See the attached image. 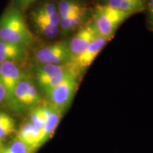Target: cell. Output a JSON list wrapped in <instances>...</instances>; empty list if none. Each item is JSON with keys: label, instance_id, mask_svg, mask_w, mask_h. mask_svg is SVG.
<instances>
[{"label": "cell", "instance_id": "obj_14", "mask_svg": "<svg viewBox=\"0 0 153 153\" xmlns=\"http://www.w3.org/2000/svg\"><path fill=\"white\" fill-rule=\"evenodd\" d=\"M57 10L60 19L69 16L70 15L78 14L87 11V9L77 0H60L58 4Z\"/></svg>", "mask_w": 153, "mask_h": 153}, {"label": "cell", "instance_id": "obj_6", "mask_svg": "<svg viewBox=\"0 0 153 153\" xmlns=\"http://www.w3.org/2000/svg\"><path fill=\"white\" fill-rule=\"evenodd\" d=\"M24 78V74L16 62H5L0 64V80L7 93V100L12 102L16 86Z\"/></svg>", "mask_w": 153, "mask_h": 153}, {"label": "cell", "instance_id": "obj_13", "mask_svg": "<svg viewBox=\"0 0 153 153\" xmlns=\"http://www.w3.org/2000/svg\"><path fill=\"white\" fill-rule=\"evenodd\" d=\"M62 111L53 106L52 111L47 118L43 128L41 129V145L46 142L54 133L62 117Z\"/></svg>", "mask_w": 153, "mask_h": 153}, {"label": "cell", "instance_id": "obj_21", "mask_svg": "<svg viewBox=\"0 0 153 153\" xmlns=\"http://www.w3.org/2000/svg\"><path fill=\"white\" fill-rule=\"evenodd\" d=\"M150 12L151 14H153V0H151L150 3Z\"/></svg>", "mask_w": 153, "mask_h": 153}, {"label": "cell", "instance_id": "obj_17", "mask_svg": "<svg viewBox=\"0 0 153 153\" xmlns=\"http://www.w3.org/2000/svg\"><path fill=\"white\" fill-rule=\"evenodd\" d=\"M14 131V120L9 115L0 111V139L8 136Z\"/></svg>", "mask_w": 153, "mask_h": 153}, {"label": "cell", "instance_id": "obj_11", "mask_svg": "<svg viewBox=\"0 0 153 153\" xmlns=\"http://www.w3.org/2000/svg\"><path fill=\"white\" fill-rule=\"evenodd\" d=\"M17 140L34 151L41 145V129H38L30 123L25 124L19 130Z\"/></svg>", "mask_w": 153, "mask_h": 153}, {"label": "cell", "instance_id": "obj_9", "mask_svg": "<svg viewBox=\"0 0 153 153\" xmlns=\"http://www.w3.org/2000/svg\"><path fill=\"white\" fill-rule=\"evenodd\" d=\"M26 57V46L0 41V64L5 62H19Z\"/></svg>", "mask_w": 153, "mask_h": 153}, {"label": "cell", "instance_id": "obj_15", "mask_svg": "<svg viewBox=\"0 0 153 153\" xmlns=\"http://www.w3.org/2000/svg\"><path fill=\"white\" fill-rule=\"evenodd\" d=\"M52 108L53 106L51 104L38 106L34 108L30 112V123L38 129L43 128Z\"/></svg>", "mask_w": 153, "mask_h": 153}, {"label": "cell", "instance_id": "obj_12", "mask_svg": "<svg viewBox=\"0 0 153 153\" xmlns=\"http://www.w3.org/2000/svg\"><path fill=\"white\" fill-rule=\"evenodd\" d=\"M32 14L41 17L52 23L55 26H59L60 16L56 6L53 2H45L38 7Z\"/></svg>", "mask_w": 153, "mask_h": 153}, {"label": "cell", "instance_id": "obj_2", "mask_svg": "<svg viewBox=\"0 0 153 153\" xmlns=\"http://www.w3.org/2000/svg\"><path fill=\"white\" fill-rule=\"evenodd\" d=\"M131 14L107 4L98 5L94 12V24L99 36L110 39L119 25Z\"/></svg>", "mask_w": 153, "mask_h": 153}, {"label": "cell", "instance_id": "obj_3", "mask_svg": "<svg viewBox=\"0 0 153 153\" xmlns=\"http://www.w3.org/2000/svg\"><path fill=\"white\" fill-rule=\"evenodd\" d=\"M76 87V73L72 72L69 74L60 85L45 91V93L51 101V106L62 112L71 102L75 94Z\"/></svg>", "mask_w": 153, "mask_h": 153}, {"label": "cell", "instance_id": "obj_20", "mask_svg": "<svg viewBox=\"0 0 153 153\" xmlns=\"http://www.w3.org/2000/svg\"><path fill=\"white\" fill-rule=\"evenodd\" d=\"M7 99V93L6 90L4 86L3 85L2 82L0 80V104L2 103L4 101Z\"/></svg>", "mask_w": 153, "mask_h": 153}, {"label": "cell", "instance_id": "obj_4", "mask_svg": "<svg viewBox=\"0 0 153 153\" xmlns=\"http://www.w3.org/2000/svg\"><path fill=\"white\" fill-rule=\"evenodd\" d=\"M36 58L41 65H62L70 62L72 56L68 44L65 41H61L38 49L36 51Z\"/></svg>", "mask_w": 153, "mask_h": 153}, {"label": "cell", "instance_id": "obj_19", "mask_svg": "<svg viewBox=\"0 0 153 153\" xmlns=\"http://www.w3.org/2000/svg\"><path fill=\"white\" fill-rule=\"evenodd\" d=\"M37 0H16V5L19 10L24 11L30 7Z\"/></svg>", "mask_w": 153, "mask_h": 153}, {"label": "cell", "instance_id": "obj_22", "mask_svg": "<svg viewBox=\"0 0 153 153\" xmlns=\"http://www.w3.org/2000/svg\"><path fill=\"white\" fill-rule=\"evenodd\" d=\"M151 15H152V17L153 18V14H151Z\"/></svg>", "mask_w": 153, "mask_h": 153}, {"label": "cell", "instance_id": "obj_10", "mask_svg": "<svg viewBox=\"0 0 153 153\" xmlns=\"http://www.w3.org/2000/svg\"><path fill=\"white\" fill-rule=\"evenodd\" d=\"M69 70H73L77 72L69 62L62 65L43 64L38 67L37 72H36V79L40 87H42L53 76L69 71Z\"/></svg>", "mask_w": 153, "mask_h": 153}, {"label": "cell", "instance_id": "obj_1", "mask_svg": "<svg viewBox=\"0 0 153 153\" xmlns=\"http://www.w3.org/2000/svg\"><path fill=\"white\" fill-rule=\"evenodd\" d=\"M33 37L20 10L10 9L0 18V41L27 46Z\"/></svg>", "mask_w": 153, "mask_h": 153}, {"label": "cell", "instance_id": "obj_24", "mask_svg": "<svg viewBox=\"0 0 153 153\" xmlns=\"http://www.w3.org/2000/svg\"><path fill=\"white\" fill-rule=\"evenodd\" d=\"M0 152H1V151H0Z\"/></svg>", "mask_w": 153, "mask_h": 153}, {"label": "cell", "instance_id": "obj_16", "mask_svg": "<svg viewBox=\"0 0 153 153\" xmlns=\"http://www.w3.org/2000/svg\"><path fill=\"white\" fill-rule=\"evenodd\" d=\"M31 18L38 32L45 37L53 38L58 33L59 26H55L48 21L36 15L31 14Z\"/></svg>", "mask_w": 153, "mask_h": 153}, {"label": "cell", "instance_id": "obj_18", "mask_svg": "<svg viewBox=\"0 0 153 153\" xmlns=\"http://www.w3.org/2000/svg\"><path fill=\"white\" fill-rule=\"evenodd\" d=\"M33 150L28 148L20 140H17L7 148L4 149L0 153H32Z\"/></svg>", "mask_w": 153, "mask_h": 153}, {"label": "cell", "instance_id": "obj_5", "mask_svg": "<svg viewBox=\"0 0 153 153\" xmlns=\"http://www.w3.org/2000/svg\"><path fill=\"white\" fill-rule=\"evenodd\" d=\"M99 36V34L94 24L82 27L71 38L68 44L72 60L84 52Z\"/></svg>", "mask_w": 153, "mask_h": 153}, {"label": "cell", "instance_id": "obj_7", "mask_svg": "<svg viewBox=\"0 0 153 153\" xmlns=\"http://www.w3.org/2000/svg\"><path fill=\"white\" fill-rule=\"evenodd\" d=\"M108 40V38L99 36L84 52L74 57L70 62V64L76 72L85 70L93 62L101 49L106 45Z\"/></svg>", "mask_w": 153, "mask_h": 153}, {"label": "cell", "instance_id": "obj_8", "mask_svg": "<svg viewBox=\"0 0 153 153\" xmlns=\"http://www.w3.org/2000/svg\"><path fill=\"white\" fill-rule=\"evenodd\" d=\"M40 97L37 89L31 82L23 79L14 90L12 102L23 106H33L39 101Z\"/></svg>", "mask_w": 153, "mask_h": 153}, {"label": "cell", "instance_id": "obj_23", "mask_svg": "<svg viewBox=\"0 0 153 153\" xmlns=\"http://www.w3.org/2000/svg\"><path fill=\"white\" fill-rule=\"evenodd\" d=\"M0 146H1V143H0Z\"/></svg>", "mask_w": 153, "mask_h": 153}]
</instances>
